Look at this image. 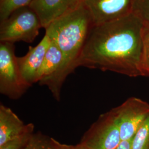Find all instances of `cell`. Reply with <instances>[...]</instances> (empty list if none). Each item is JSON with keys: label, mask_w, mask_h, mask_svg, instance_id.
<instances>
[{"label": "cell", "mask_w": 149, "mask_h": 149, "mask_svg": "<svg viewBox=\"0 0 149 149\" xmlns=\"http://www.w3.org/2000/svg\"><path fill=\"white\" fill-rule=\"evenodd\" d=\"M32 0H0V21H4L15 11L29 6Z\"/></svg>", "instance_id": "13"}, {"label": "cell", "mask_w": 149, "mask_h": 149, "mask_svg": "<svg viewBox=\"0 0 149 149\" xmlns=\"http://www.w3.org/2000/svg\"><path fill=\"white\" fill-rule=\"evenodd\" d=\"M134 0H84L93 26L122 18L133 12Z\"/></svg>", "instance_id": "7"}, {"label": "cell", "mask_w": 149, "mask_h": 149, "mask_svg": "<svg viewBox=\"0 0 149 149\" xmlns=\"http://www.w3.org/2000/svg\"><path fill=\"white\" fill-rule=\"evenodd\" d=\"M52 140H53V139H52ZM53 149H59L55 145H54V144L53 143Z\"/></svg>", "instance_id": "20"}, {"label": "cell", "mask_w": 149, "mask_h": 149, "mask_svg": "<svg viewBox=\"0 0 149 149\" xmlns=\"http://www.w3.org/2000/svg\"><path fill=\"white\" fill-rule=\"evenodd\" d=\"M51 42V38L45 33L37 45L34 47H29L28 52L24 56L17 57L22 76L30 86L36 83V75L42 64Z\"/></svg>", "instance_id": "8"}, {"label": "cell", "mask_w": 149, "mask_h": 149, "mask_svg": "<svg viewBox=\"0 0 149 149\" xmlns=\"http://www.w3.org/2000/svg\"><path fill=\"white\" fill-rule=\"evenodd\" d=\"M133 12L144 23H149V0H134Z\"/></svg>", "instance_id": "17"}, {"label": "cell", "mask_w": 149, "mask_h": 149, "mask_svg": "<svg viewBox=\"0 0 149 149\" xmlns=\"http://www.w3.org/2000/svg\"><path fill=\"white\" fill-rule=\"evenodd\" d=\"M42 22L29 6L13 12L0 24V42L32 43L39 34Z\"/></svg>", "instance_id": "3"}, {"label": "cell", "mask_w": 149, "mask_h": 149, "mask_svg": "<svg viewBox=\"0 0 149 149\" xmlns=\"http://www.w3.org/2000/svg\"><path fill=\"white\" fill-rule=\"evenodd\" d=\"M132 149H149V114L131 140Z\"/></svg>", "instance_id": "12"}, {"label": "cell", "mask_w": 149, "mask_h": 149, "mask_svg": "<svg viewBox=\"0 0 149 149\" xmlns=\"http://www.w3.org/2000/svg\"><path fill=\"white\" fill-rule=\"evenodd\" d=\"M30 123L25 124L10 108L0 105V146L25 132Z\"/></svg>", "instance_id": "10"}, {"label": "cell", "mask_w": 149, "mask_h": 149, "mask_svg": "<svg viewBox=\"0 0 149 149\" xmlns=\"http://www.w3.org/2000/svg\"><path fill=\"white\" fill-rule=\"evenodd\" d=\"M116 149H132L131 148V140H123Z\"/></svg>", "instance_id": "19"}, {"label": "cell", "mask_w": 149, "mask_h": 149, "mask_svg": "<svg viewBox=\"0 0 149 149\" xmlns=\"http://www.w3.org/2000/svg\"><path fill=\"white\" fill-rule=\"evenodd\" d=\"M144 22L132 12L93 26L76 66L111 71L131 77L143 76L141 56Z\"/></svg>", "instance_id": "1"}, {"label": "cell", "mask_w": 149, "mask_h": 149, "mask_svg": "<svg viewBox=\"0 0 149 149\" xmlns=\"http://www.w3.org/2000/svg\"><path fill=\"white\" fill-rule=\"evenodd\" d=\"M84 0H32L29 6L40 18L45 29L53 22L73 11Z\"/></svg>", "instance_id": "9"}, {"label": "cell", "mask_w": 149, "mask_h": 149, "mask_svg": "<svg viewBox=\"0 0 149 149\" xmlns=\"http://www.w3.org/2000/svg\"><path fill=\"white\" fill-rule=\"evenodd\" d=\"M112 109L119 128L122 141L130 140L148 116L149 103L139 98L130 97Z\"/></svg>", "instance_id": "6"}, {"label": "cell", "mask_w": 149, "mask_h": 149, "mask_svg": "<svg viewBox=\"0 0 149 149\" xmlns=\"http://www.w3.org/2000/svg\"><path fill=\"white\" fill-rule=\"evenodd\" d=\"M141 70L143 76L149 77V23H144Z\"/></svg>", "instance_id": "14"}, {"label": "cell", "mask_w": 149, "mask_h": 149, "mask_svg": "<svg viewBox=\"0 0 149 149\" xmlns=\"http://www.w3.org/2000/svg\"><path fill=\"white\" fill-rule=\"evenodd\" d=\"M15 50L14 43H0V93L12 100L20 98L31 87L22 76Z\"/></svg>", "instance_id": "4"}, {"label": "cell", "mask_w": 149, "mask_h": 149, "mask_svg": "<svg viewBox=\"0 0 149 149\" xmlns=\"http://www.w3.org/2000/svg\"><path fill=\"white\" fill-rule=\"evenodd\" d=\"M34 125L30 123L29 128L25 132L0 146V149H23L34 134Z\"/></svg>", "instance_id": "15"}, {"label": "cell", "mask_w": 149, "mask_h": 149, "mask_svg": "<svg viewBox=\"0 0 149 149\" xmlns=\"http://www.w3.org/2000/svg\"><path fill=\"white\" fill-rule=\"evenodd\" d=\"M121 141L119 128L112 109L100 115L80 143L88 149H116Z\"/></svg>", "instance_id": "5"}, {"label": "cell", "mask_w": 149, "mask_h": 149, "mask_svg": "<svg viewBox=\"0 0 149 149\" xmlns=\"http://www.w3.org/2000/svg\"><path fill=\"white\" fill-rule=\"evenodd\" d=\"M53 141L54 145L59 149H88L81 143H79L76 145H71L60 143L54 138H53Z\"/></svg>", "instance_id": "18"}, {"label": "cell", "mask_w": 149, "mask_h": 149, "mask_svg": "<svg viewBox=\"0 0 149 149\" xmlns=\"http://www.w3.org/2000/svg\"><path fill=\"white\" fill-rule=\"evenodd\" d=\"M63 61V56L56 42L52 39L43 60L42 64L38 70L36 82H39L55 73L60 68Z\"/></svg>", "instance_id": "11"}, {"label": "cell", "mask_w": 149, "mask_h": 149, "mask_svg": "<svg viewBox=\"0 0 149 149\" xmlns=\"http://www.w3.org/2000/svg\"><path fill=\"white\" fill-rule=\"evenodd\" d=\"M52 139L40 133H34L22 149H53Z\"/></svg>", "instance_id": "16"}, {"label": "cell", "mask_w": 149, "mask_h": 149, "mask_svg": "<svg viewBox=\"0 0 149 149\" xmlns=\"http://www.w3.org/2000/svg\"><path fill=\"white\" fill-rule=\"evenodd\" d=\"M93 26L90 13L82 3L45 28V33L58 45L63 54V61L55 73L39 83L47 86L57 101H60L64 82L77 68V60Z\"/></svg>", "instance_id": "2"}]
</instances>
